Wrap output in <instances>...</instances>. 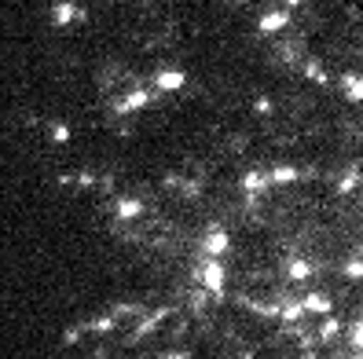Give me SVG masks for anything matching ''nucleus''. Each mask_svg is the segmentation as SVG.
Returning <instances> with one entry per match:
<instances>
[{
  "label": "nucleus",
  "instance_id": "f257e3e1",
  "mask_svg": "<svg viewBox=\"0 0 363 359\" xmlns=\"http://www.w3.org/2000/svg\"><path fill=\"white\" fill-rule=\"evenodd\" d=\"M224 249H228V235H224L220 227H213L209 235H206V253H209V257H220Z\"/></svg>",
  "mask_w": 363,
  "mask_h": 359
},
{
  "label": "nucleus",
  "instance_id": "f03ea898",
  "mask_svg": "<svg viewBox=\"0 0 363 359\" xmlns=\"http://www.w3.org/2000/svg\"><path fill=\"white\" fill-rule=\"evenodd\" d=\"M341 84H345V96H349V99H363V81H359V77H345Z\"/></svg>",
  "mask_w": 363,
  "mask_h": 359
},
{
  "label": "nucleus",
  "instance_id": "7ed1b4c3",
  "mask_svg": "<svg viewBox=\"0 0 363 359\" xmlns=\"http://www.w3.org/2000/svg\"><path fill=\"white\" fill-rule=\"evenodd\" d=\"M283 23H286V15H268L264 23H261V30H264V33H272V30H279Z\"/></svg>",
  "mask_w": 363,
  "mask_h": 359
},
{
  "label": "nucleus",
  "instance_id": "20e7f679",
  "mask_svg": "<svg viewBox=\"0 0 363 359\" xmlns=\"http://www.w3.org/2000/svg\"><path fill=\"white\" fill-rule=\"evenodd\" d=\"M158 84H162V89H180L184 77H180V74H162V77H158Z\"/></svg>",
  "mask_w": 363,
  "mask_h": 359
},
{
  "label": "nucleus",
  "instance_id": "39448f33",
  "mask_svg": "<svg viewBox=\"0 0 363 359\" xmlns=\"http://www.w3.org/2000/svg\"><path fill=\"white\" fill-rule=\"evenodd\" d=\"M352 348H356V352H363V323H356V326H352Z\"/></svg>",
  "mask_w": 363,
  "mask_h": 359
}]
</instances>
